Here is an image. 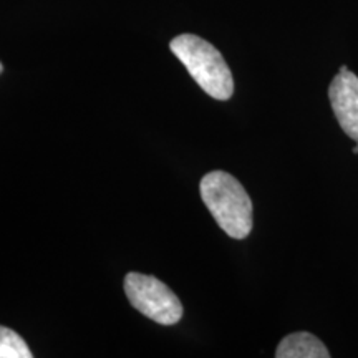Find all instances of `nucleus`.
I'll list each match as a JSON object with an SVG mask.
<instances>
[{
    "instance_id": "f257e3e1",
    "label": "nucleus",
    "mask_w": 358,
    "mask_h": 358,
    "mask_svg": "<svg viewBox=\"0 0 358 358\" xmlns=\"http://www.w3.org/2000/svg\"><path fill=\"white\" fill-rule=\"evenodd\" d=\"M201 198L219 227L232 239H245L254 226L252 201L232 174L208 173L201 179Z\"/></svg>"
},
{
    "instance_id": "f03ea898",
    "label": "nucleus",
    "mask_w": 358,
    "mask_h": 358,
    "mask_svg": "<svg viewBox=\"0 0 358 358\" xmlns=\"http://www.w3.org/2000/svg\"><path fill=\"white\" fill-rule=\"evenodd\" d=\"M169 48L209 96L214 100H229L234 93V78L214 45L198 35L182 34L171 40Z\"/></svg>"
},
{
    "instance_id": "7ed1b4c3",
    "label": "nucleus",
    "mask_w": 358,
    "mask_h": 358,
    "mask_svg": "<svg viewBox=\"0 0 358 358\" xmlns=\"http://www.w3.org/2000/svg\"><path fill=\"white\" fill-rule=\"evenodd\" d=\"M124 292L131 306L159 325H174L181 320L182 306L176 294L153 275L129 272L124 277Z\"/></svg>"
},
{
    "instance_id": "20e7f679",
    "label": "nucleus",
    "mask_w": 358,
    "mask_h": 358,
    "mask_svg": "<svg viewBox=\"0 0 358 358\" xmlns=\"http://www.w3.org/2000/svg\"><path fill=\"white\" fill-rule=\"evenodd\" d=\"M335 118L353 141L358 143V77L350 70L338 71L329 87Z\"/></svg>"
},
{
    "instance_id": "39448f33",
    "label": "nucleus",
    "mask_w": 358,
    "mask_h": 358,
    "mask_svg": "<svg viewBox=\"0 0 358 358\" xmlns=\"http://www.w3.org/2000/svg\"><path fill=\"white\" fill-rule=\"evenodd\" d=\"M277 358H329L330 352L320 338L308 332H295L282 338Z\"/></svg>"
},
{
    "instance_id": "423d86ee",
    "label": "nucleus",
    "mask_w": 358,
    "mask_h": 358,
    "mask_svg": "<svg viewBox=\"0 0 358 358\" xmlns=\"http://www.w3.org/2000/svg\"><path fill=\"white\" fill-rule=\"evenodd\" d=\"M32 352L25 340L12 329L0 325V358H30Z\"/></svg>"
},
{
    "instance_id": "0eeeda50",
    "label": "nucleus",
    "mask_w": 358,
    "mask_h": 358,
    "mask_svg": "<svg viewBox=\"0 0 358 358\" xmlns=\"http://www.w3.org/2000/svg\"><path fill=\"white\" fill-rule=\"evenodd\" d=\"M353 153L358 155V143H357V145H355V148H353Z\"/></svg>"
},
{
    "instance_id": "6e6552de",
    "label": "nucleus",
    "mask_w": 358,
    "mask_h": 358,
    "mask_svg": "<svg viewBox=\"0 0 358 358\" xmlns=\"http://www.w3.org/2000/svg\"><path fill=\"white\" fill-rule=\"evenodd\" d=\"M2 70H3V66H2V64H0V73H2Z\"/></svg>"
}]
</instances>
